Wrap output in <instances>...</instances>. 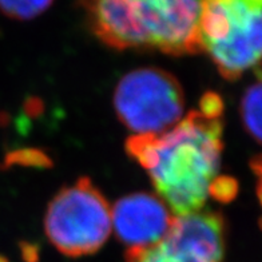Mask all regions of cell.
<instances>
[{
    "mask_svg": "<svg viewBox=\"0 0 262 262\" xmlns=\"http://www.w3.org/2000/svg\"><path fill=\"white\" fill-rule=\"evenodd\" d=\"M242 119L249 134L257 142L261 139V83L248 89L242 99Z\"/></svg>",
    "mask_w": 262,
    "mask_h": 262,
    "instance_id": "ba28073f",
    "label": "cell"
},
{
    "mask_svg": "<svg viewBox=\"0 0 262 262\" xmlns=\"http://www.w3.org/2000/svg\"><path fill=\"white\" fill-rule=\"evenodd\" d=\"M238 193V183L234 178L222 176L215 177L209 186V195L222 204H228L235 198Z\"/></svg>",
    "mask_w": 262,
    "mask_h": 262,
    "instance_id": "8fae6325",
    "label": "cell"
},
{
    "mask_svg": "<svg viewBox=\"0 0 262 262\" xmlns=\"http://www.w3.org/2000/svg\"><path fill=\"white\" fill-rule=\"evenodd\" d=\"M222 111H224V102L222 98L215 93L205 94L200 103V114L209 119H221Z\"/></svg>",
    "mask_w": 262,
    "mask_h": 262,
    "instance_id": "7c38bea8",
    "label": "cell"
},
{
    "mask_svg": "<svg viewBox=\"0 0 262 262\" xmlns=\"http://www.w3.org/2000/svg\"><path fill=\"white\" fill-rule=\"evenodd\" d=\"M159 244L170 252L221 262L225 253L224 220L221 214L200 210L174 217L169 233Z\"/></svg>",
    "mask_w": 262,
    "mask_h": 262,
    "instance_id": "52a82bcc",
    "label": "cell"
},
{
    "mask_svg": "<svg viewBox=\"0 0 262 262\" xmlns=\"http://www.w3.org/2000/svg\"><path fill=\"white\" fill-rule=\"evenodd\" d=\"M21 255L26 262H38L39 261V254H38V248L30 244H25L21 245Z\"/></svg>",
    "mask_w": 262,
    "mask_h": 262,
    "instance_id": "4fadbf2b",
    "label": "cell"
},
{
    "mask_svg": "<svg viewBox=\"0 0 262 262\" xmlns=\"http://www.w3.org/2000/svg\"><path fill=\"white\" fill-rule=\"evenodd\" d=\"M52 0H0V10L19 20H28L45 12Z\"/></svg>",
    "mask_w": 262,
    "mask_h": 262,
    "instance_id": "9c48e42d",
    "label": "cell"
},
{
    "mask_svg": "<svg viewBox=\"0 0 262 262\" xmlns=\"http://www.w3.org/2000/svg\"><path fill=\"white\" fill-rule=\"evenodd\" d=\"M174 215L158 195L134 193L117 201L111 210V226L128 249H146L162 242Z\"/></svg>",
    "mask_w": 262,
    "mask_h": 262,
    "instance_id": "8992f818",
    "label": "cell"
},
{
    "mask_svg": "<svg viewBox=\"0 0 262 262\" xmlns=\"http://www.w3.org/2000/svg\"><path fill=\"white\" fill-rule=\"evenodd\" d=\"M114 107L122 123L134 135H159L182 119L185 100L181 84L171 74L146 67L119 80Z\"/></svg>",
    "mask_w": 262,
    "mask_h": 262,
    "instance_id": "277c9868",
    "label": "cell"
},
{
    "mask_svg": "<svg viewBox=\"0 0 262 262\" xmlns=\"http://www.w3.org/2000/svg\"><path fill=\"white\" fill-rule=\"evenodd\" d=\"M45 228L50 242L63 254H93L110 235L111 209L94 183L80 178L50 202Z\"/></svg>",
    "mask_w": 262,
    "mask_h": 262,
    "instance_id": "3957f363",
    "label": "cell"
},
{
    "mask_svg": "<svg viewBox=\"0 0 262 262\" xmlns=\"http://www.w3.org/2000/svg\"><path fill=\"white\" fill-rule=\"evenodd\" d=\"M145 47L171 55L201 52L200 19L204 0H126Z\"/></svg>",
    "mask_w": 262,
    "mask_h": 262,
    "instance_id": "5b68a950",
    "label": "cell"
},
{
    "mask_svg": "<svg viewBox=\"0 0 262 262\" xmlns=\"http://www.w3.org/2000/svg\"><path fill=\"white\" fill-rule=\"evenodd\" d=\"M126 151L151 177L158 196L174 217L198 211L217 177L222 151L221 119L198 111L159 135H133Z\"/></svg>",
    "mask_w": 262,
    "mask_h": 262,
    "instance_id": "6da1fadb",
    "label": "cell"
},
{
    "mask_svg": "<svg viewBox=\"0 0 262 262\" xmlns=\"http://www.w3.org/2000/svg\"><path fill=\"white\" fill-rule=\"evenodd\" d=\"M0 262H10V261H8L6 257H3V255H0Z\"/></svg>",
    "mask_w": 262,
    "mask_h": 262,
    "instance_id": "5bb4252c",
    "label": "cell"
},
{
    "mask_svg": "<svg viewBox=\"0 0 262 262\" xmlns=\"http://www.w3.org/2000/svg\"><path fill=\"white\" fill-rule=\"evenodd\" d=\"M8 165H20L27 167H49L51 166L50 157L38 148H21L11 151L6 158Z\"/></svg>",
    "mask_w": 262,
    "mask_h": 262,
    "instance_id": "30bf717a",
    "label": "cell"
},
{
    "mask_svg": "<svg viewBox=\"0 0 262 262\" xmlns=\"http://www.w3.org/2000/svg\"><path fill=\"white\" fill-rule=\"evenodd\" d=\"M262 0H204L200 43L228 80L258 67L262 45Z\"/></svg>",
    "mask_w": 262,
    "mask_h": 262,
    "instance_id": "7a4b0ae2",
    "label": "cell"
}]
</instances>
